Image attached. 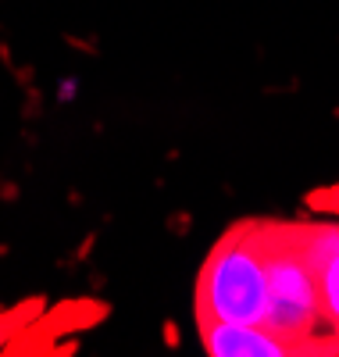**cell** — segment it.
I'll return each mask as SVG.
<instances>
[{
  "label": "cell",
  "mask_w": 339,
  "mask_h": 357,
  "mask_svg": "<svg viewBox=\"0 0 339 357\" xmlns=\"http://www.w3.org/2000/svg\"><path fill=\"white\" fill-rule=\"evenodd\" d=\"M268 264V311L264 325L282 336L293 354H339V340L322 311L318 275L293 243L289 222H261Z\"/></svg>",
  "instance_id": "1"
},
{
  "label": "cell",
  "mask_w": 339,
  "mask_h": 357,
  "mask_svg": "<svg viewBox=\"0 0 339 357\" xmlns=\"http://www.w3.org/2000/svg\"><path fill=\"white\" fill-rule=\"evenodd\" d=\"M268 311V264L261 222H236L207 254L197 279V318L261 325Z\"/></svg>",
  "instance_id": "2"
},
{
  "label": "cell",
  "mask_w": 339,
  "mask_h": 357,
  "mask_svg": "<svg viewBox=\"0 0 339 357\" xmlns=\"http://www.w3.org/2000/svg\"><path fill=\"white\" fill-rule=\"evenodd\" d=\"M200 340L211 357H286L293 347L275 336L268 325H243V321H218V318H197Z\"/></svg>",
  "instance_id": "3"
},
{
  "label": "cell",
  "mask_w": 339,
  "mask_h": 357,
  "mask_svg": "<svg viewBox=\"0 0 339 357\" xmlns=\"http://www.w3.org/2000/svg\"><path fill=\"white\" fill-rule=\"evenodd\" d=\"M315 275H318V293H322V311L329 329L339 340V250L329 254L322 264H315Z\"/></svg>",
  "instance_id": "4"
}]
</instances>
